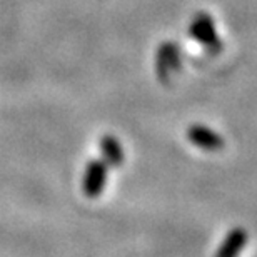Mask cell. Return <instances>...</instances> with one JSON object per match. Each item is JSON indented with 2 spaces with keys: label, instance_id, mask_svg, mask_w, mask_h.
<instances>
[{
  "label": "cell",
  "instance_id": "obj_1",
  "mask_svg": "<svg viewBox=\"0 0 257 257\" xmlns=\"http://www.w3.org/2000/svg\"><path fill=\"white\" fill-rule=\"evenodd\" d=\"M189 34L194 37L197 42H200L205 49H209L210 52H219L222 49V44L219 40L217 30H215L214 19L209 14L200 12L192 19L191 25H189Z\"/></svg>",
  "mask_w": 257,
  "mask_h": 257
},
{
  "label": "cell",
  "instance_id": "obj_2",
  "mask_svg": "<svg viewBox=\"0 0 257 257\" xmlns=\"http://www.w3.org/2000/svg\"><path fill=\"white\" fill-rule=\"evenodd\" d=\"M107 162L105 161H90L85 167L84 174V192L87 197H99L104 191L107 181Z\"/></svg>",
  "mask_w": 257,
  "mask_h": 257
},
{
  "label": "cell",
  "instance_id": "obj_3",
  "mask_svg": "<svg viewBox=\"0 0 257 257\" xmlns=\"http://www.w3.org/2000/svg\"><path fill=\"white\" fill-rule=\"evenodd\" d=\"M186 136H187L189 142H192L194 146H197L199 149H204V151L215 152L224 147L222 136L215 131H212V128H209L207 125L194 124L187 128Z\"/></svg>",
  "mask_w": 257,
  "mask_h": 257
},
{
  "label": "cell",
  "instance_id": "obj_4",
  "mask_svg": "<svg viewBox=\"0 0 257 257\" xmlns=\"http://www.w3.org/2000/svg\"><path fill=\"white\" fill-rule=\"evenodd\" d=\"M179 67H181V54H179L177 45H174L171 42L162 44L157 50V60H156L159 79L167 80L169 75L174 74Z\"/></svg>",
  "mask_w": 257,
  "mask_h": 257
},
{
  "label": "cell",
  "instance_id": "obj_5",
  "mask_svg": "<svg viewBox=\"0 0 257 257\" xmlns=\"http://www.w3.org/2000/svg\"><path fill=\"white\" fill-rule=\"evenodd\" d=\"M245 240H247V234L244 229H234L227 237L224 239L222 245L217 250L215 257H237V254L244 249Z\"/></svg>",
  "mask_w": 257,
  "mask_h": 257
},
{
  "label": "cell",
  "instance_id": "obj_6",
  "mask_svg": "<svg viewBox=\"0 0 257 257\" xmlns=\"http://www.w3.org/2000/svg\"><path fill=\"white\" fill-rule=\"evenodd\" d=\"M100 149L104 154V159L109 166L119 167L124 162V149H122L120 142L117 141L114 136H104L100 141Z\"/></svg>",
  "mask_w": 257,
  "mask_h": 257
}]
</instances>
